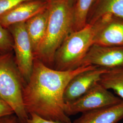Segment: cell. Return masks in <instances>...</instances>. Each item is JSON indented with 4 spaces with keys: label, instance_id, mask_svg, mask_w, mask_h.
Segmentation results:
<instances>
[{
    "label": "cell",
    "instance_id": "1",
    "mask_svg": "<svg viewBox=\"0 0 123 123\" xmlns=\"http://www.w3.org/2000/svg\"><path fill=\"white\" fill-rule=\"evenodd\" d=\"M95 67L82 65L71 70H57L35 58L30 78L22 93L27 114H35L49 120L72 123L65 112L63 96L66 86L76 75Z\"/></svg>",
    "mask_w": 123,
    "mask_h": 123
},
{
    "label": "cell",
    "instance_id": "2",
    "mask_svg": "<svg viewBox=\"0 0 123 123\" xmlns=\"http://www.w3.org/2000/svg\"><path fill=\"white\" fill-rule=\"evenodd\" d=\"M45 35L34 55L46 66L53 68L55 54L71 32L73 8L69 0H52Z\"/></svg>",
    "mask_w": 123,
    "mask_h": 123
},
{
    "label": "cell",
    "instance_id": "3",
    "mask_svg": "<svg viewBox=\"0 0 123 123\" xmlns=\"http://www.w3.org/2000/svg\"><path fill=\"white\" fill-rule=\"evenodd\" d=\"M25 84L13 52L0 54V98L12 109L20 123H27L29 119L22 99Z\"/></svg>",
    "mask_w": 123,
    "mask_h": 123
},
{
    "label": "cell",
    "instance_id": "4",
    "mask_svg": "<svg viewBox=\"0 0 123 123\" xmlns=\"http://www.w3.org/2000/svg\"><path fill=\"white\" fill-rule=\"evenodd\" d=\"M96 26L88 24L67 36L55 54L53 68L68 71L82 66L88 50L93 44Z\"/></svg>",
    "mask_w": 123,
    "mask_h": 123
},
{
    "label": "cell",
    "instance_id": "5",
    "mask_svg": "<svg viewBox=\"0 0 123 123\" xmlns=\"http://www.w3.org/2000/svg\"><path fill=\"white\" fill-rule=\"evenodd\" d=\"M122 101L98 83L77 99L66 103L65 112L69 116L113 105Z\"/></svg>",
    "mask_w": 123,
    "mask_h": 123
},
{
    "label": "cell",
    "instance_id": "6",
    "mask_svg": "<svg viewBox=\"0 0 123 123\" xmlns=\"http://www.w3.org/2000/svg\"><path fill=\"white\" fill-rule=\"evenodd\" d=\"M8 29L14 40L13 53L15 60L26 84L31 74L35 57L25 22L14 24Z\"/></svg>",
    "mask_w": 123,
    "mask_h": 123
},
{
    "label": "cell",
    "instance_id": "7",
    "mask_svg": "<svg viewBox=\"0 0 123 123\" xmlns=\"http://www.w3.org/2000/svg\"><path fill=\"white\" fill-rule=\"evenodd\" d=\"M108 70L123 68V46L109 47L93 44L82 63Z\"/></svg>",
    "mask_w": 123,
    "mask_h": 123
},
{
    "label": "cell",
    "instance_id": "8",
    "mask_svg": "<svg viewBox=\"0 0 123 123\" xmlns=\"http://www.w3.org/2000/svg\"><path fill=\"white\" fill-rule=\"evenodd\" d=\"M108 70L95 67L76 75L66 86L63 96L65 104L74 101L87 92L99 82L102 75Z\"/></svg>",
    "mask_w": 123,
    "mask_h": 123
},
{
    "label": "cell",
    "instance_id": "9",
    "mask_svg": "<svg viewBox=\"0 0 123 123\" xmlns=\"http://www.w3.org/2000/svg\"><path fill=\"white\" fill-rule=\"evenodd\" d=\"M51 0H31L17 5L0 17V24L8 28L14 24L26 22L27 20L49 7Z\"/></svg>",
    "mask_w": 123,
    "mask_h": 123
},
{
    "label": "cell",
    "instance_id": "10",
    "mask_svg": "<svg viewBox=\"0 0 123 123\" xmlns=\"http://www.w3.org/2000/svg\"><path fill=\"white\" fill-rule=\"evenodd\" d=\"M123 119V101L82 113L72 123H117Z\"/></svg>",
    "mask_w": 123,
    "mask_h": 123
},
{
    "label": "cell",
    "instance_id": "11",
    "mask_svg": "<svg viewBox=\"0 0 123 123\" xmlns=\"http://www.w3.org/2000/svg\"><path fill=\"white\" fill-rule=\"evenodd\" d=\"M93 44L109 47L123 46V23L111 22L96 26Z\"/></svg>",
    "mask_w": 123,
    "mask_h": 123
},
{
    "label": "cell",
    "instance_id": "12",
    "mask_svg": "<svg viewBox=\"0 0 123 123\" xmlns=\"http://www.w3.org/2000/svg\"><path fill=\"white\" fill-rule=\"evenodd\" d=\"M49 6L47 9L25 22L26 31L31 41L34 55L46 32L50 12Z\"/></svg>",
    "mask_w": 123,
    "mask_h": 123
},
{
    "label": "cell",
    "instance_id": "13",
    "mask_svg": "<svg viewBox=\"0 0 123 123\" xmlns=\"http://www.w3.org/2000/svg\"><path fill=\"white\" fill-rule=\"evenodd\" d=\"M108 90H112L123 100V68L109 70L98 82Z\"/></svg>",
    "mask_w": 123,
    "mask_h": 123
},
{
    "label": "cell",
    "instance_id": "14",
    "mask_svg": "<svg viewBox=\"0 0 123 123\" xmlns=\"http://www.w3.org/2000/svg\"><path fill=\"white\" fill-rule=\"evenodd\" d=\"M95 0H76L73 8L72 31L83 28L86 25L88 14Z\"/></svg>",
    "mask_w": 123,
    "mask_h": 123
},
{
    "label": "cell",
    "instance_id": "15",
    "mask_svg": "<svg viewBox=\"0 0 123 123\" xmlns=\"http://www.w3.org/2000/svg\"><path fill=\"white\" fill-rule=\"evenodd\" d=\"M14 40L8 28L0 24V54L13 52Z\"/></svg>",
    "mask_w": 123,
    "mask_h": 123
},
{
    "label": "cell",
    "instance_id": "16",
    "mask_svg": "<svg viewBox=\"0 0 123 123\" xmlns=\"http://www.w3.org/2000/svg\"><path fill=\"white\" fill-rule=\"evenodd\" d=\"M28 0H0V17L12 9L17 5Z\"/></svg>",
    "mask_w": 123,
    "mask_h": 123
},
{
    "label": "cell",
    "instance_id": "17",
    "mask_svg": "<svg viewBox=\"0 0 123 123\" xmlns=\"http://www.w3.org/2000/svg\"><path fill=\"white\" fill-rule=\"evenodd\" d=\"M13 114H15L12 109L6 103L0 98V118Z\"/></svg>",
    "mask_w": 123,
    "mask_h": 123
},
{
    "label": "cell",
    "instance_id": "18",
    "mask_svg": "<svg viewBox=\"0 0 123 123\" xmlns=\"http://www.w3.org/2000/svg\"><path fill=\"white\" fill-rule=\"evenodd\" d=\"M27 123H64L59 121H55L49 120L42 118L35 114H30L29 115V119Z\"/></svg>",
    "mask_w": 123,
    "mask_h": 123
},
{
    "label": "cell",
    "instance_id": "19",
    "mask_svg": "<svg viewBox=\"0 0 123 123\" xmlns=\"http://www.w3.org/2000/svg\"><path fill=\"white\" fill-rule=\"evenodd\" d=\"M0 123H20V122L17 116L15 114H13L0 118Z\"/></svg>",
    "mask_w": 123,
    "mask_h": 123
},
{
    "label": "cell",
    "instance_id": "20",
    "mask_svg": "<svg viewBox=\"0 0 123 123\" xmlns=\"http://www.w3.org/2000/svg\"><path fill=\"white\" fill-rule=\"evenodd\" d=\"M70 0V1H72V0Z\"/></svg>",
    "mask_w": 123,
    "mask_h": 123
}]
</instances>
